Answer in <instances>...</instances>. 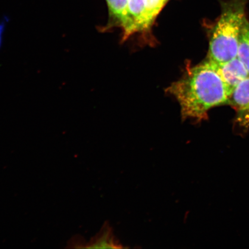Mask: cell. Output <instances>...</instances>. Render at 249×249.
I'll return each instance as SVG.
<instances>
[{
	"instance_id": "ba28073f",
	"label": "cell",
	"mask_w": 249,
	"mask_h": 249,
	"mask_svg": "<svg viewBox=\"0 0 249 249\" xmlns=\"http://www.w3.org/2000/svg\"><path fill=\"white\" fill-rule=\"evenodd\" d=\"M237 57L245 65L249 73V21L246 20L239 36Z\"/></svg>"
},
{
	"instance_id": "8992f818",
	"label": "cell",
	"mask_w": 249,
	"mask_h": 249,
	"mask_svg": "<svg viewBox=\"0 0 249 249\" xmlns=\"http://www.w3.org/2000/svg\"><path fill=\"white\" fill-rule=\"evenodd\" d=\"M227 105L242 113L249 109V76L239 83L229 96Z\"/></svg>"
},
{
	"instance_id": "5b68a950",
	"label": "cell",
	"mask_w": 249,
	"mask_h": 249,
	"mask_svg": "<svg viewBox=\"0 0 249 249\" xmlns=\"http://www.w3.org/2000/svg\"><path fill=\"white\" fill-rule=\"evenodd\" d=\"M128 10L135 33L147 31L151 29L144 0H128Z\"/></svg>"
},
{
	"instance_id": "9c48e42d",
	"label": "cell",
	"mask_w": 249,
	"mask_h": 249,
	"mask_svg": "<svg viewBox=\"0 0 249 249\" xmlns=\"http://www.w3.org/2000/svg\"><path fill=\"white\" fill-rule=\"evenodd\" d=\"M169 0H144L148 22L153 24L156 18Z\"/></svg>"
},
{
	"instance_id": "30bf717a",
	"label": "cell",
	"mask_w": 249,
	"mask_h": 249,
	"mask_svg": "<svg viewBox=\"0 0 249 249\" xmlns=\"http://www.w3.org/2000/svg\"><path fill=\"white\" fill-rule=\"evenodd\" d=\"M236 120V122L239 124V126L247 129L249 127V109L242 113L237 114Z\"/></svg>"
},
{
	"instance_id": "7a4b0ae2",
	"label": "cell",
	"mask_w": 249,
	"mask_h": 249,
	"mask_svg": "<svg viewBox=\"0 0 249 249\" xmlns=\"http://www.w3.org/2000/svg\"><path fill=\"white\" fill-rule=\"evenodd\" d=\"M248 1L220 0L221 14L212 30L208 60L221 64L237 57L239 36L247 19Z\"/></svg>"
},
{
	"instance_id": "277c9868",
	"label": "cell",
	"mask_w": 249,
	"mask_h": 249,
	"mask_svg": "<svg viewBox=\"0 0 249 249\" xmlns=\"http://www.w3.org/2000/svg\"><path fill=\"white\" fill-rule=\"evenodd\" d=\"M213 64L228 89L230 95L239 83L249 76L247 68L237 57L224 63L213 62Z\"/></svg>"
},
{
	"instance_id": "3957f363",
	"label": "cell",
	"mask_w": 249,
	"mask_h": 249,
	"mask_svg": "<svg viewBox=\"0 0 249 249\" xmlns=\"http://www.w3.org/2000/svg\"><path fill=\"white\" fill-rule=\"evenodd\" d=\"M109 21L107 30L114 26L120 27L123 30V39H126L135 34L133 24L130 19L128 10V0H107Z\"/></svg>"
},
{
	"instance_id": "6da1fadb",
	"label": "cell",
	"mask_w": 249,
	"mask_h": 249,
	"mask_svg": "<svg viewBox=\"0 0 249 249\" xmlns=\"http://www.w3.org/2000/svg\"><path fill=\"white\" fill-rule=\"evenodd\" d=\"M178 102L183 120H202L212 108L226 105L230 93L213 61L188 67L166 90Z\"/></svg>"
},
{
	"instance_id": "8fae6325",
	"label": "cell",
	"mask_w": 249,
	"mask_h": 249,
	"mask_svg": "<svg viewBox=\"0 0 249 249\" xmlns=\"http://www.w3.org/2000/svg\"><path fill=\"white\" fill-rule=\"evenodd\" d=\"M1 30V26H0V31Z\"/></svg>"
},
{
	"instance_id": "52a82bcc",
	"label": "cell",
	"mask_w": 249,
	"mask_h": 249,
	"mask_svg": "<svg viewBox=\"0 0 249 249\" xmlns=\"http://www.w3.org/2000/svg\"><path fill=\"white\" fill-rule=\"evenodd\" d=\"M86 248L122 249V244L114 235L113 230L108 223L106 222L97 235L93 238Z\"/></svg>"
}]
</instances>
